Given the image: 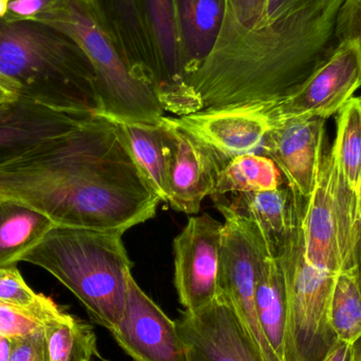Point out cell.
<instances>
[{"label":"cell","instance_id":"6da1fadb","mask_svg":"<svg viewBox=\"0 0 361 361\" xmlns=\"http://www.w3.org/2000/svg\"><path fill=\"white\" fill-rule=\"evenodd\" d=\"M0 195L56 226L124 233L154 218L162 202L118 125L103 116L0 167Z\"/></svg>","mask_w":361,"mask_h":361},{"label":"cell","instance_id":"7a4b0ae2","mask_svg":"<svg viewBox=\"0 0 361 361\" xmlns=\"http://www.w3.org/2000/svg\"><path fill=\"white\" fill-rule=\"evenodd\" d=\"M343 1L292 0L267 25L214 47L186 78L187 86L203 109L288 99L336 49L335 23Z\"/></svg>","mask_w":361,"mask_h":361},{"label":"cell","instance_id":"3957f363","mask_svg":"<svg viewBox=\"0 0 361 361\" xmlns=\"http://www.w3.org/2000/svg\"><path fill=\"white\" fill-rule=\"evenodd\" d=\"M0 73L18 97L59 111L102 116L97 76L80 47L38 21L0 19Z\"/></svg>","mask_w":361,"mask_h":361},{"label":"cell","instance_id":"277c9868","mask_svg":"<svg viewBox=\"0 0 361 361\" xmlns=\"http://www.w3.org/2000/svg\"><path fill=\"white\" fill-rule=\"evenodd\" d=\"M122 231L54 226L23 261L56 278L84 305L93 322L111 332L124 313L133 263Z\"/></svg>","mask_w":361,"mask_h":361},{"label":"cell","instance_id":"5b68a950","mask_svg":"<svg viewBox=\"0 0 361 361\" xmlns=\"http://www.w3.org/2000/svg\"><path fill=\"white\" fill-rule=\"evenodd\" d=\"M35 21L61 30L84 51L97 76L102 116L114 122H160L165 110L154 89L131 69L86 1L55 0Z\"/></svg>","mask_w":361,"mask_h":361},{"label":"cell","instance_id":"8992f818","mask_svg":"<svg viewBox=\"0 0 361 361\" xmlns=\"http://www.w3.org/2000/svg\"><path fill=\"white\" fill-rule=\"evenodd\" d=\"M307 199L298 197L288 237L277 259L288 301L284 361H324L338 343L330 324L336 276L310 262L303 216Z\"/></svg>","mask_w":361,"mask_h":361},{"label":"cell","instance_id":"52a82bcc","mask_svg":"<svg viewBox=\"0 0 361 361\" xmlns=\"http://www.w3.org/2000/svg\"><path fill=\"white\" fill-rule=\"evenodd\" d=\"M360 233L357 191L337 166L331 149L324 147L303 216L307 258L335 275L354 269Z\"/></svg>","mask_w":361,"mask_h":361},{"label":"cell","instance_id":"ba28073f","mask_svg":"<svg viewBox=\"0 0 361 361\" xmlns=\"http://www.w3.org/2000/svg\"><path fill=\"white\" fill-rule=\"evenodd\" d=\"M212 199L224 216L216 295L231 305L265 361H281L263 334L255 307L257 280L263 263L271 257L264 238L257 225L231 207L224 197Z\"/></svg>","mask_w":361,"mask_h":361},{"label":"cell","instance_id":"9c48e42d","mask_svg":"<svg viewBox=\"0 0 361 361\" xmlns=\"http://www.w3.org/2000/svg\"><path fill=\"white\" fill-rule=\"evenodd\" d=\"M223 223L209 214L189 218L173 240L175 286L185 312L207 307L218 290Z\"/></svg>","mask_w":361,"mask_h":361},{"label":"cell","instance_id":"30bf717a","mask_svg":"<svg viewBox=\"0 0 361 361\" xmlns=\"http://www.w3.org/2000/svg\"><path fill=\"white\" fill-rule=\"evenodd\" d=\"M171 121L207 146L224 164L262 148L274 124L269 104L262 103L209 108Z\"/></svg>","mask_w":361,"mask_h":361},{"label":"cell","instance_id":"8fae6325","mask_svg":"<svg viewBox=\"0 0 361 361\" xmlns=\"http://www.w3.org/2000/svg\"><path fill=\"white\" fill-rule=\"evenodd\" d=\"M361 87V50L339 42L328 61L292 97L269 104L274 121L300 116L329 118L343 109Z\"/></svg>","mask_w":361,"mask_h":361},{"label":"cell","instance_id":"7c38bea8","mask_svg":"<svg viewBox=\"0 0 361 361\" xmlns=\"http://www.w3.org/2000/svg\"><path fill=\"white\" fill-rule=\"evenodd\" d=\"M111 334L135 361H188L177 322L142 290L131 271L124 313Z\"/></svg>","mask_w":361,"mask_h":361},{"label":"cell","instance_id":"4fadbf2b","mask_svg":"<svg viewBox=\"0 0 361 361\" xmlns=\"http://www.w3.org/2000/svg\"><path fill=\"white\" fill-rule=\"evenodd\" d=\"M176 322L188 361H265L231 305L218 295L199 311L183 312Z\"/></svg>","mask_w":361,"mask_h":361},{"label":"cell","instance_id":"5bb4252c","mask_svg":"<svg viewBox=\"0 0 361 361\" xmlns=\"http://www.w3.org/2000/svg\"><path fill=\"white\" fill-rule=\"evenodd\" d=\"M326 121L316 116L274 121L262 145L290 189L305 199L311 197L317 182Z\"/></svg>","mask_w":361,"mask_h":361},{"label":"cell","instance_id":"9a60e30c","mask_svg":"<svg viewBox=\"0 0 361 361\" xmlns=\"http://www.w3.org/2000/svg\"><path fill=\"white\" fill-rule=\"evenodd\" d=\"M169 141V205L187 214H197L206 197H212L224 163L207 146L163 116Z\"/></svg>","mask_w":361,"mask_h":361},{"label":"cell","instance_id":"2e32d148","mask_svg":"<svg viewBox=\"0 0 361 361\" xmlns=\"http://www.w3.org/2000/svg\"><path fill=\"white\" fill-rule=\"evenodd\" d=\"M93 116L59 111L23 97L0 103V167L51 140L75 130Z\"/></svg>","mask_w":361,"mask_h":361},{"label":"cell","instance_id":"e0dca14e","mask_svg":"<svg viewBox=\"0 0 361 361\" xmlns=\"http://www.w3.org/2000/svg\"><path fill=\"white\" fill-rule=\"evenodd\" d=\"M231 197L233 200L223 197L231 207L257 225L264 238L269 254L276 258L290 231L299 195L283 180L274 190L239 193Z\"/></svg>","mask_w":361,"mask_h":361},{"label":"cell","instance_id":"ac0fdd59","mask_svg":"<svg viewBox=\"0 0 361 361\" xmlns=\"http://www.w3.org/2000/svg\"><path fill=\"white\" fill-rule=\"evenodd\" d=\"M185 82L212 52L222 27L223 0H176Z\"/></svg>","mask_w":361,"mask_h":361},{"label":"cell","instance_id":"d6986e66","mask_svg":"<svg viewBox=\"0 0 361 361\" xmlns=\"http://www.w3.org/2000/svg\"><path fill=\"white\" fill-rule=\"evenodd\" d=\"M54 226L35 208L0 195V267L23 261Z\"/></svg>","mask_w":361,"mask_h":361},{"label":"cell","instance_id":"ffe728a7","mask_svg":"<svg viewBox=\"0 0 361 361\" xmlns=\"http://www.w3.org/2000/svg\"><path fill=\"white\" fill-rule=\"evenodd\" d=\"M111 121V120H110ZM114 122V121H112ZM118 125L133 160L161 201H169V141L163 121L159 123L114 122Z\"/></svg>","mask_w":361,"mask_h":361},{"label":"cell","instance_id":"44dd1931","mask_svg":"<svg viewBox=\"0 0 361 361\" xmlns=\"http://www.w3.org/2000/svg\"><path fill=\"white\" fill-rule=\"evenodd\" d=\"M255 307L267 343L278 358L284 361L288 301L281 269L277 259L273 257L264 261L257 280Z\"/></svg>","mask_w":361,"mask_h":361},{"label":"cell","instance_id":"7402d4cb","mask_svg":"<svg viewBox=\"0 0 361 361\" xmlns=\"http://www.w3.org/2000/svg\"><path fill=\"white\" fill-rule=\"evenodd\" d=\"M283 183L271 159L255 152L235 157L221 171L212 197L274 190Z\"/></svg>","mask_w":361,"mask_h":361},{"label":"cell","instance_id":"603a6c76","mask_svg":"<svg viewBox=\"0 0 361 361\" xmlns=\"http://www.w3.org/2000/svg\"><path fill=\"white\" fill-rule=\"evenodd\" d=\"M50 361H93L97 335L90 324L63 311L44 326Z\"/></svg>","mask_w":361,"mask_h":361},{"label":"cell","instance_id":"cb8c5ba5","mask_svg":"<svg viewBox=\"0 0 361 361\" xmlns=\"http://www.w3.org/2000/svg\"><path fill=\"white\" fill-rule=\"evenodd\" d=\"M330 324L339 341L353 345L361 338V290L356 267L336 276Z\"/></svg>","mask_w":361,"mask_h":361},{"label":"cell","instance_id":"d4e9b609","mask_svg":"<svg viewBox=\"0 0 361 361\" xmlns=\"http://www.w3.org/2000/svg\"><path fill=\"white\" fill-rule=\"evenodd\" d=\"M331 152L345 179L357 191L361 179V102L358 97H352L339 111Z\"/></svg>","mask_w":361,"mask_h":361},{"label":"cell","instance_id":"484cf974","mask_svg":"<svg viewBox=\"0 0 361 361\" xmlns=\"http://www.w3.org/2000/svg\"><path fill=\"white\" fill-rule=\"evenodd\" d=\"M65 310L52 299L44 297L30 307H17L0 301V336L19 338L42 330Z\"/></svg>","mask_w":361,"mask_h":361},{"label":"cell","instance_id":"4316f807","mask_svg":"<svg viewBox=\"0 0 361 361\" xmlns=\"http://www.w3.org/2000/svg\"><path fill=\"white\" fill-rule=\"evenodd\" d=\"M223 4L224 17L214 46L226 44L238 34L258 27L264 15L267 0H223Z\"/></svg>","mask_w":361,"mask_h":361},{"label":"cell","instance_id":"83f0119b","mask_svg":"<svg viewBox=\"0 0 361 361\" xmlns=\"http://www.w3.org/2000/svg\"><path fill=\"white\" fill-rule=\"evenodd\" d=\"M44 297L29 288L16 264L0 267V301L17 307H30L39 303Z\"/></svg>","mask_w":361,"mask_h":361},{"label":"cell","instance_id":"f1b7e54d","mask_svg":"<svg viewBox=\"0 0 361 361\" xmlns=\"http://www.w3.org/2000/svg\"><path fill=\"white\" fill-rule=\"evenodd\" d=\"M335 39L355 42L361 50V0H343L335 23Z\"/></svg>","mask_w":361,"mask_h":361},{"label":"cell","instance_id":"f546056e","mask_svg":"<svg viewBox=\"0 0 361 361\" xmlns=\"http://www.w3.org/2000/svg\"><path fill=\"white\" fill-rule=\"evenodd\" d=\"M8 361H50L44 328L27 336L14 338Z\"/></svg>","mask_w":361,"mask_h":361},{"label":"cell","instance_id":"4dcf8cb0","mask_svg":"<svg viewBox=\"0 0 361 361\" xmlns=\"http://www.w3.org/2000/svg\"><path fill=\"white\" fill-rule=\"evenodd\" d=\"M54 2L55 0H10L4 20L8 23L35 21Z\"/></svg>","mask_w":361,"mask_h":361},{"label":"cell","instance_id":"1f68e13d","mask_svg":"<svg viewBox=\"0 0 361 361\" xmlns=\"http://www.w3.org/2000/svg\"><path fill=\"white\" fill-rule=\"evenodd\" d=\"M290 1L292 0H267L264 15H263L262 20L257 27H263V25H267V23L280 16L284 12V10L288 8ZM257 27H255V29H257Z\"/></svg>","mask_w":361,"mask_h":361},{"label":"cell","instance_id":"d6a6232c","mask_svg":"<svg viewBox=\"0 0 361 361\" xmlns=\"http://www.w3.org/2000/svg\"><path fill=\"white\" fill-rule=\"evenodd\" d=\"M324 361H352V345L338 341Z\"/></svg>","mask_w":361,"mask_h":361},{"label":"cell","instance_id":"836d02e7","mask_svg":"<svg viewBox=\"0 0 361 361\" xmlns=\"http://www.w3.org/2000/svg\"><path fill=\"white\" fill-rule=\"evenodd\" d=\"M18 97L17 89L0 73V102L11 101Z\"/></svg>","mask_w":361,"mask_h":361},{"label":"cell","instance_id":"e575fe53","mask_svg":"<svg viewBox=\"0 0 361 361\" xmlns=\"http://www.w3.org/2000/svg\"><path fill=\"white\" fill-rule=\"evenodd\" d=\"M14 338L0 337V361H8L12 353Z\"/></svg>","mask_w":361,"mask_h":361},{"label":"cell","instance_id":"d590c367","mask_svg":"<svg viewBox=\"0 0 361 361\" xmlns=\"http://www.w3.org/2000/svg\"><path fill=\"white\" fill-rule=\"evenodd\" d=\"M356 271H357L358 282L361 290V225L360 238H358L357 250H356Z\"/></svg>","mask_w":361,"mask_h":361},{"label":"cell","instance_id":"8d00e7d4","mask_svg":"<svg viewBox=\"0 0 361 361\" xmlns=\"http://www.w3.org/2000/svg\"><path fill=\"white\" fill-rule=\"evenodd\" d=\"M352 361H361V338L352 345Z\"/></svg>","mask_w":361,"mask_h":361},{"label":"cell","instance_id":"74e56055","mask_svg":"<svg viewBox=\"0 0 361 361\" xmlns=\"http://www.w3.org/2000/svg\"><path fill=\"white\" fill-rule=\"evenodd\" d=\"M10 0H0V19H4L8 12Z\"/></svg>","mask_w":361,"mask_h":361},{"label":"cell","instance_id":"f35d334b","mask_svg":"<svg viewBox=\"0 0 361 361\" xmlns=\"http://www.w3.org/2000/svg\"><path fill=\"white\" fill-rule=\"evenodd\" d=\"M357 195H358V206H360V225H361V179H360V185H358Z\"/></svg>","mask_w":361,"mask_h":361},{"label":"cell","instance_id":"ab89813d","mask_svg":"<svg viewBox=\"0 0 361 361\" xmlns=\"http://www.w3.org/2000/svg\"><path fill=\"white\" fill-rule=\"evenodd\" d=\"M358 99H360V102H361V95H360V97H358Z\"/></svg>","mask_w":361,"mask_h":361},{"label":"cell","instance_id":"60d3db41","mask_svg":"<svg viewBox=\"0 0 361 361\" xmlns=\"http://www.w3.org/2000/svg\"><path fill=\"white\" fill-rule=\"evenodd\" d=\"M103 361H110V360H103Z\"/></svg>","mask_w":361,"mask_h":361},{"label":"cell","instance_id":"b9f144b4","mask_svg":"<svg viewBox=\"0 0 361 361\" xmlns=\"http://www.w3.org/2000/svg\"><path fill=\"white\" fill-rule=\"evenodd\" d=\"M84 1H87V0H84Z\"/></svg>","mask_w":361,"mask_h":361},{"label":"cell","instance_id":"7bdbcfd3","mask_svg":"<svg viewBox=\"0 0 361 361\" xmlns=\"http://www.w3.org/2000/svg\"><path fill=\"white\" fill-rule=\"evenodd\" d=\"M0 103H1V102H0Z\"/></svg>","mask_w":361,"mask_h":361},{"label":"cell","instance_id":"ee69618b","mask_svg":"<svg viewBox=\"0 0 361 361\" xmlns=\"http://www.w3.org/2000/svg\"><path fill=\"white\" fill-rule=\"evenodd\" d=\"M0 337H1V336H0Z\"/></svg>","mask_w":361,"mask_h":361}]
</instances>
